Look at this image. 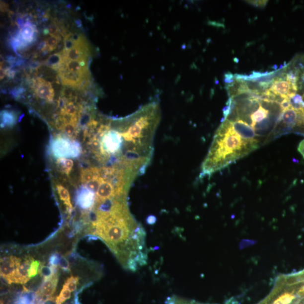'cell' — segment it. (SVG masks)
I'll return each instance as SVG.
<instances>
[{"mask_svg":"<svg viewBox=\"0 0 304 304\" xmlns=\"http://www.w3.org/2000/svg\"><path fill=\"white\" fill-rule=\"evenodd\" d=\"M46 31H47V33L49 34L51 36H59L57 35L59 31V27L57 24L55 22H53L49 25L48 29H46Z\"/></svg>","mask_w":304,"mask_h":304,"instance_id":"cell-21","label":"cell"},{"mask_svg":"<svg viewBox=\"0 0 304 304\" xmlns=\"http://www.w3.org/2000/svg\"><path fill=\"white\" fill-rule=\"evenodd\" d=\"M59 164H60L63 171L66 172L67 174H69L74 166V162L70 159L63 158L59 161Z\"/></svg>","mask_w":304,"mask_h":304,"instance_id":"cell-17","label":"cell"},{"mask_svg":"<svg viewBox=\"0 0 304 304\" xmlns=\"http://www.w3.org/2000/svg\"><path fill=\"white\" fill-rule=\"evenodd\" d=\"M18 37L21 43L24 46L32 43L36 39L35 29L34 28V25L29 22L24 24L23 26L20 29Z\"/></svg>","mask_w":304,"mask_h":304,"instance_id":"cell-8","label":"cell"},{"mask_svg":"<svg viewBox=\"0 0 304 304\" xmlns=\"http://www.w3.org/2000/svg\"><path fill=\"white\" fill-rule=\"evenodd\" d=\"M58 267H60L63 270H66V271L70 270L69 261L62 256H61L60 259H59Z\"/></svg>","mask_w":304,"mask_h":304,"instance_id":"cell-23","label":"cell"},{"mask_svg":"<svg viewBox=\"0 0 304 304\" xmlns=\"http://www.w3.org/2000/svg\"><path fill=\"white\" fill-rule=\"evenodd\" d=\"M57 190L58 195L62 201L67 207L68 209L71 211L73 209V205L71 204L70 194L67 189L61 185H57Z\"/></svg>","mask_w":304,"mask_h":304,"instance_id":"cell-11","label":"cell"},{"mask_svg":"<svg viewBox=\"0 0 304 304\" xmlns=\"http://www.w3.org/2000/svg\"><path fill=\"white\" fill-rule=\"evenodd\" d=\"M75 123L74 122H70V123H66L63 125V130H64L65 133L68 135V136L71 137L74 134L75 132Z\"/></svg>","mask_w":304,"mask_h":304,"instance_id":"cell-20","label":"cell"},{"mask_svg":"<svg viewBox=\"0 0 304 304\" xmlns=\"http://www.w3.org/2000/svg\"><path fill=\"white\" fill-rule=\"evenodd\" d=\"M1 117H2L3 123L6 125H11L14 123L15 118L11 112L3 111Z\"/></svg>","mask_w":304,"mask_h":304,"instance_id":"cell-19","label":"cell"},{"mask_svg":"<svg viewBox=\"0 0 304 304\" xmlns=\"http://www.w3.org/2000/svg\"><path fill=\"white\" fill-rule=\"evenodd\" d=\"M77 112V108L73 102H67L65 105L62 111L63 116H71L74 117L76 116Z\"/></svg>","mask_w":304,"mask_h":304,"instance_id":"cell-13","label":"cell"},{"mask_svg":"<svg viewBox=\"0 0 304 304\" xmlns=\"http://www.w3.org/2000/svg\"><path fill=\"white\" fill-rule=\"evenodd\" d=\"M273 115H278V114L272 113L269 111L268 109H265L262 106L261 104L260 107L257 109L255 112L252 113L250 116H250L252 122L251 126L253 128V126H254L256 124L260 123V122L261 121L267 119V118L272 116Z\"/></svg>","mask_w":304,"mask_h":304,"instance_id":"cell-10","label":"cell"},{"mask_svg":"<svg viewBox=\"0 0 304 304\" xmlns=\"http://www.w3.org/2000/svg\"><path fill=\"white\" fill-rule=\"evenodd\" d=\"M235 81L236 79L234 75L230 73V72H228V73L225 75V82L226 84V86L231 85V84H234Z\"/></svg>","mask_w":304,"mask_h":304,"instance_id":"cell-22","label":"cell"},{"mask_svg":"<svg viewBox=\"0 0 304 304\" xmlns=\"http://www.w3.org/2000/svg\"><path fill=\"white\" fill-rule=\"evenodd\" d=\"M94 193L88 189L80 191L77 197V202L80 208L84 210L91 209L95 202Z\"/></svg>","mask_w":304,"mask_h":304,"instance_id":"cell-9","label":"cell"},{"mask_svg":"<svg viewBox=\"0 0 304 304\" xmlns=\"http://www.w3.org/2000/svg\"><path fill=\"white\" fill-rule=\"evenodd\" d=\"M32 260V258H29L21 262L16 270L15 284H25L30 280L29 273Z\"/></svg>","mask_w":304,"mask_h":304,"instance_id":"cell-7","label":"cell"},{"mask_svg":"<svg viewBox=\"0 0 304 304\" xmlns=\"http://www.w3.org/2000/svg\"><path fill=\"white\" fill-rule=\"evenodd\" d=\"M79 278L77 277L71 276L68 278L63 286L69 289L71 292H74L77 289Z\"/></svg>","mask_w":304,"mask_h":304,"instance_id":"cell-15","label":"cell"},{"mask_svg":"<svg viewBox=\"0 0 304 304\" xmlns=\"http://www.w3.org/2000/svg\"><path fill=\"white\" fill-rule=\"evenodd\" d=\"M280 107L282 109V112L286 111V110L293 108L291 107L290 104V101L289 98H285L283 100L280 104Z\"/></svg>","mask_w":304,"mask_h":304,"instance_id":"cell-25","label":"cell"},{"mask_svg":"<svg viewBox=\"0 0 304 304\" xmlns=\"http://www.w3.org/2000/svg\"><path fill=\"white\" fill-rule=\"evenodd\" d=\"M58 281V273L54 274L48 280H44L43 284L37 293V297L41 301H49L52 299L55 292H56Z\"/></svg>","mask_w":304,"mask_h":304,"instance_id":"cell-4","label":"cell"},{"mask_svg":"<svg viewBox=\"0 0 304 304\" xmlns=\"http://www.w3.org/2000/svg\"><path fill=\"white\" fill-rule=\"evenodd\" d=\"M35 94L41 99L52 102L55 92L52 83L42 78H37L34 83Z\"/></svg>","mask_w":304,"mask_h":304,"instance_id":"cell-5","label":"cell"},{"mask_svg":"<svg viewBox=\"0 0 304 304\" xmlns=\"http://www.w3.org/2000/svg\"><path fill=\"white\" fill-rule=\"evenodd\" d=\"M165 304H204L196 301H192V300L186 299L181 298L176 296H173V297H169L167 299L165 302ZM226 304H234V302L233 301H229L226 303Z\"/></svg>","mask_w":304,"mask_h":304,"instance_id":"cell-12","label":"cell"},{"mask_svg":"<svg viewBox=\"0 0 304 304\" xmlns=\"http://www.w3.org/2000/svg\"><path fill=\"white\" fill-rule=\"evenodd\" d=\"M15 304H32V302L27 295H24L17 300Z\"/></svg>","mask_w":304,"mask_h":304,"instance_id":"cell-24","label":"cell"},{"mask_svg":"<svg viewBox=\"0 0 304 304\" xmlns=\"http://www.w3.org/2000/svg\"><path fill=\"white\" fill-rule=\"evenodd\" d=\"M77 147L71 144L64 139H58L55 142L53 145V151L58 157H71L78 154Z\"/></svg>","mask_w":304,"mask_h":304,"instance_id":"cell-6","label":"cell"},{"mask_svg":"<svg viewBox=\"0 0 304 304\" xmlns=\"http://www.w3.org/2000/svg\"><path fill=\"white\" fill-rule=\"evenodd\" d=\"M298 151L301 153L304 158V139L300 143L298 147Z\"/></svg>","mask_w":304,"mask_h":304,"instance_id":"cell-27","label":"cell"},{"mask_svg":"<svg viewBox=\"0 0 304 304\" xmlns=\"http://www.w3.org/2000/svg\"><path fill=\"white\" fill-rule=\"evenodd\" d=\"M40 267V262L37 260L33 259L29 269V278L35 277L39 272Z\"/></svg>","mask_w":304,"mask_h":304,"instance_id":"cell-18","label":"cell"},{"mask_svg":"<svg viewBox=\"0 0 304 304\" xmlns=\"http://www.w3.org/2000/svg\"><path fill=\"white\" fill-rule=\"evenodd\" d=\"M21 262L22 260L14 256L1 259V276L8 284H15L16 270Z\"/></svg>","mask_w":304,"mask_h":304,"instance_id":"cell-2","label":"cell"},{"mask_svg":"<svg viewBox=\"0 0 304 304\" xmlns=\"http://www.w3.org/2000/svg\"><path fill=\"white\" fill-rule=\"evenodd\" d=\"M71 296V291L63 286L60 294L57 297L56 304H62L65 303L67 300L70 299Z\"/></svg>","mask_w":304,"mask_h":304,"instance_id":"cell-16","label":"cell"},{"mask_svg":"<svg viewBox=\"0 0 304 304\" xmlns=\"http://www.w3.org/2000/svg\"><path fill=\"white\" fill-rule=\"evenodd\" d=\"M61 40L60 37L51 36L45 41L46 48L48 52H52L57 47L58 42Z\"/></svg>","mask_w":304,"mask_h":304,"instance_id":"cell-14","label":"cell"},{"mask_svg":"<svg viewBox=\"0 0 304 304\" xmlns=\"http://www.w3.org/2000/svg\"><path fill=\"white\" fill-rule=\"evenodd\" d=\"M231 122L235 132L245 140L257 143H260L255 131L246 122L239 119Z\"/></svg>","mask_w":304,"mask_h":304,"instance_id":"cell-3","label":"cell"},{"mask_svg":"<svg viewBox=\"0 0 304 304\" xmlns=\"http://www.w3.org/2000/svg\"><path fill=\"white\" fill-rule=\"evenodd\" d=\"M223 120L202 163V177L213 174L259 147V143L245 140L236 133L230 121Z\"/></svg>","mask_w":304,"mask_h":304,"instance_id":"cell-1","label":"cell"},{"mask_svg":"<svg viewBox=\"0 0 304 304\" xmlns=\"http://www.w3.org/2000/svg\"><path fill=\"white\" fill-rule=\"evenodd\" d=\"M247 2L255 7L263 8L267 5L268 1H248Z\"/></svg>","mask_w":304,"mask_h":304,"instance_id":"cell-26","label":"cell"},{"mask_svg":"<svg viewBox=\"0 0 304 304\" xmlns=\"http://www.w3.org/2000/svg\"><path fill=\"white\" fill-rule=\"evenodd\" d=\"M302 273L303 274V276L304 277V269L303 270H302Z\"/></svg>","mask_w":304,"mask_h":304,"instance_id":"cell-28","label":"cell"}]
</instances>
